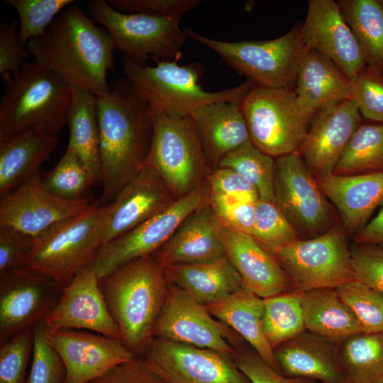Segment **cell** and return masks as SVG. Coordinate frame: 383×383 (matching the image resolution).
<instances>
[{
  "mask_svg": "<svg viewBox=\"0 0 383 383\" xmlns=\"http://www.w3.org/2000/svg\"><path fill=\"white\" fill-rule=\"evenodd\" d=\"M26 48L35 61L72 87L96 97L109 92L107 74L114 67V41L79 6L65 8L43 35L28 42Z\"/></svg>",
  "mask_w": 383,
  "mask_h": 383,
  "instance_id": "cell-1",
  "label": "cell"
},
{
  "mask_svg": "<svg viewBox=\"0 0 383 383\" xmlns=\"http://www.w3.org/2000/svg\"><path fill=\"white\" fill-rule=\"evenodd\" d=\"M97 121L102 168L101 205L113 201L145 165L152 135L148 106L125 79L97 97ZM110 202V203H111Z\"/></svg>",
  "mask_w": 383,
  "mask_h": 383,
  "instance_id": "cell-2",
  "label": "cell"
},
{
  "mask_svg": "<svg viewBox=\"0 0 383 383\" xmlns=\"http://www.w3.org/2000/svg\"><path fill=\"white\" fill-rule=\"evenodd\" d=\"M121 341L135 356L143 355L164 305L168 282L152 255L131 261L99 279Z\"/></svg>",
  "mask_w": 383,
  "mask_h": 383,
  "instance_id": "cell-3",
  "label": "cell"
},
{
  "mask_svg": "<svg viewBox=\"0 0 383 383\" xmlns=\"http://www.w3.org/2000/svg\"><path fill=\"white\" fill-rule=\"evenodd\" d=\"M177 61L159 60L155 66H149L138 65L123 57L124 79L152 113L191 116L210 103H242L255 85L247 79L231 89L207 91L199 84L203 73L201 66L196 63L180 65Z\"/></svg>",
  "mask_w": 383,
  "mask_h": 383,
  "instance_id": "cell-4",
  "label": "cell"
},
{
  "mask_svg": "<svg viewBox=\"0 0 383 383\" xmlns=\"http://www.w3.org/2000/svg\"><path fill=\"white\" fill-rule=\"evenodd\" d=\"M0 103V138L29 129L52 134L67 124L72 87L36 61H26L4 82Z\"/></svg>",
  "mask_w": 383,
  "mask_h": 383,
  "instance_id": "cell-5",
  "label": "cell"
},
{
  "mask_svg": "<svg viewBox=\"0 0 383 383\" xmlns=\"http://www.w3.org/2000/svg\"><path fill=\"white\" fill-rule=\"evenodd\" d=\"M109 204L93 202L83 213L60 221L34 238L27 267L53 279L62 288L94 262L103 244Z\"/></svg>",
  "mask_w": 383,
  "mask_h": 383,
  "instance_id": "cell-6",
  "label": "cell"
},
{
  "mask_svg": "<svg viewBox=\"0 0 383 383\" xmlns=\"http://www.w3.org/2000/svg\"><path fill=\"white\" fill-rule=\"evenodd\" d=\"M252 143L278 157L298 150L316 113L292 89L254 85L241 103Z\"/></svg>",
  "mask_w": 383,
  "mask_h": 383,
  "instance_id": "cell-7",
  "label": "cell"
},
{
  "mask_svg": "<svg viewBox=\"0 0 383 383\" xmlns=\"http://www.w3.org/2000/svg\"><path fill=\"white\" fill-rule=\"evenodd\" d=\"M152 117L145 164L157 171L177 199L205 182L210 164L190 116L152 113Z\"/></svg>",
  "mask_w": 383,
  "mask_h": 383,
  "instance_id": "cell-8",
  "label": "cell"
},
{
  "mask_svg": "<svg viewBox=\"0 0 383 383\" xmlns=\"http://www.w3.org/2000/svg\"><path fill=\"white\" fill-rule=\"evenodd\" d=\"M87 13L112 37L123 57L141 65L149 58L179 60L187 38L180 27L182 16L157 17L126 13L113 8L107 1L87 3Z\"/></svg>",
  "mask_w": 383,
  "mask_h": 383,
  "instance_id": "cell-9",
  "label": "cell"
},
{
  "mask_svg": "<svg viewBox=\"0 0 383 383\" xmlns=\"http://www.w3.org/2000/svg\"><path fill=\"white\" fill-rule=\"evenodd\" d=\"M301 26L270 40L227 42L200 35L192 28L187 37L209 48L255 85L294 90L303 45Z\"/></svg>",
  "mask_w": 383,
  "mask_h": 383,
  "instance_id": "cell-10",
  "label": "cell"
},
{
  "mask_svg": "<svg viewBox=\"0 0 383 383\" xmlns=\"http://www.w3.org/2000/svg\"><path fill=\"white\" fill-rule=\"evenodd\" d=\"M267 250L288 275L292 291L337 289L355 279L350 248L338 226L318 236Z\"/></svg>",
  "mask_w": 383,
  "mask_h": 383,
  "instance_id": "cell-11",
  "label": "cell"
},
{
  "mask_svg": "<svg viewBox=\"0 0 383 383\" xmlns=\"http://www.w3.org/2000/svg\"><path fill=\"white\" fill-rule=\"evenodd\" d=\"M209 199L206 182L129 231L103 244L94 261L99 279L137 259L152 255L181 223Z\"/></svg>",
  "mask_w": 383,
  "mask_h": 383,
  "instance_id": "cell-12",
  "label": "cell"
},
{
  "mask_svg": "<svg viewBox=\"0 0 383 383\" xmlns=\"http://www.w3.org/2000/svg\"><path fill=\"white\" fill-rule=\"evenodd\" d=\"M274 203L299 234L312 238L331 228L333 215L299 151L275 158Z\"/></svg>",
  "mask_w": 383,
  "mask_h": 383,
  "instance_id": "cell-13",
  "label": "cell"
},
{
  "mask_svg": "<svg viewBox=\"0 0 383 383\" xmlns=\"http://www.w3.org/2000/svg\"><path fill=\"white\" fill-rule=\"evenodd\" d=\"M143 356L165 383H250L233 357L213 350L154 338Z\"/></svg>",
  "mask_w": 383,
  "mask_h": 383,
  "instance_id": "cell-14",
  "label": "cell"
},
{
  "mask_svg": "<svg viewBox=\"0 0 383 383\" xmlns=\"http://www.w3.org/2000/svg\"><path fill=\"white\" fill-rule=\"evenodd\" d=\"M62 289L50 277L29 267L0 278V343L44 321Z\"/></svg>",
  "mask_w": 383,
  "mask_h": 383,
  "instance_id": "cell-15",
  "label": "cell"
},
{
  "mask_svg": "<svg viewBox=\"0 0 383 383\" xmlns=\"http://www.w3.org/2000/svg\"><path fill=\"white\" fill-rule=\"evenodd\" d=\"M230 333L205 306L169 283L164 305L153 328L154 338L213 350L234 358L237 352L228 342Z\"/></svg>",
  "mask_w": 383,
  "mask_h": 383,
  "instance_id": "cell-16",
  "label": "cell"
},
{
  "mask_svg": "<svg viewBox=\"0 0 383 383\" xmlns=\"http://www.w3.org/2000/svg\"><path fill=\"white\" fill-rule=\"evenodd\" d=\"M46 338L65 365L64 383H88L136 358L121 340L98 333L47 328Z\"/></svg>",
  "mask_w": 383,
  "mask_h": 383,
  "instance_id": "cell-17",
  "label": "cell"
},
{
  "mask_svg": "<svg viewBox=\"0 0 383 383\" xmlns=\"http://www.w3.org/2000/svg\"><path fill=\"white\" fill-rule=\"evenodd\" d=\"M92 204L88 197L71 201L54 196L45 188L38 172L1 197L0 226L35 238L51 225L83 213Z\"/></svg>",
  "mask_w": 383,
  "mask_h": 383,
  "instance_id": "cell-18",
  "label": "cell"
},
{
  "mask_svg": "<svg viewBox=\"0 0 383 383\" xmlns=\"http://www.w3.org/2000/svg\"><path fill=\"white\" fill-rule=\"evenodd\" d=\"M45 323L48 329L88 330L121 340L100 289L94 262L63 287L58 303Z\"/></svg>",
  "mask_w": 383,
  "mask_h": 383,
  "instance_id": "cell-19",
  "label": "cell"
},
{
  "mask_svg": "<svg viewBox=\"0 0 383 383\" xmlns=\"http://www.w3.org/2000/svg\"><path fill=\"white\" fill-rule=\"evenodd\" d=\"M300 35L304 47L328 57L350 80L367 65L337 1L309 0Z\"/></svg>",
  "mask_w": 383,
  "mask_h": 383,
  "instance_id": "cell-20",
  "label": "cell"
},
{
  "mask_svg": "<svg viewBox=\"0 0 383 383\" xmlns=\"http://www.w3.org/2000/svg\"><path fill=\"white\" fill-rule=\"evenodd\" d=\"M362 122V118L351 99L316 113L298 149L316 179L333 173Z\"/></svg>",
  "mask_w": 383,
  "mask_h": 383,
  "instance_id": "cell-21",
  "label": "cell"
},
{
  "mask_svg": "<svg viewBox=\"0 0 383 383\" xmlns=\"http://www.w3.org/2000/svg\"><path fill=\"white\" fill-rule=\"evenodd\" d=\"M175 199L157 171L145 164L108 204L103 244L160 213Z\"/></svg>",
  "mask_w": 383,
  "mask_h": 383,
  "instance_id": "cell-22",
  "label": "cell"
},
{
  "mask_svg": "<svg viewBox=\"0 0 383 383\" xmlns=\"http://www.w3.org/2000/svg\"><path fill=\"white\" fill-rule=\"evenodd\" d=\"M218 233L243 287L262 299L292 288L290 279L273 255L250 235L226 227L218 221Z\"/></svg>",
  "mask_w": 383,
  "mask_h": 383,
  "instance_id": "cell-23",
  "label": "cell"
},
{
  "mask_svg": "<svg viewBox=\"0 0 383 383\" xmlns=\"http://www.w3.org/2000/svg\"><path fill=\"white\" fill-rule=\"evenodd\" d=\"M226 255L218 220L208 200L192 213L152 257L165 269L204 262Z\"/></svg>",
  "mask_w": 383,
  "mask_h": 383,
  "instance_id": "cell-24",
  "label": "cell"
},
{
  "mask_svg": "<svg viewBox=\"0 0 383 383\" xmlns=\"http://www.w3.org/2000/svg\"><path fill=\"white\" fill-rule=\"evenodd\" d=\"M281 372L289 377L335 383L345 378L339 345L305 331L274 349Z\"/></svg>",
  "mask_w": 383,
  "mask_h": 383,
  "instance_id": "cell-25",
  "label": "cell"
},
{
  "mask_svg": "<svg viewBox=\"0 0 383 383\" xmlns=\"http://www.w3.org/2000/svg\"><path fill=\"white\" fill-rule=\"evenodd\" d=\"M316 180L324 195L336 207L344 230L350 233L364 227L383 203V171L355 175L332 173Z\"/></svg>",
  "mask_w": 383,
  "mask_h": 383,
  "instance_id": "cell-26",
  "label": "cell"
},
{
  "mask_svg": "<svg viewBox=\"0 0 383 383\" xmlns=\"http://www.w3.org/2000/svg\"><path fill=\"white\" fill-rule=\"evenodd\" d=\"M351 80L331 60L303 46L294 91L301 104L317 112L351 96Z\"/></svg>",
  "mask_w": 383,
  "mask_h": 383,
  "instance_id": "cell-27",
  "label": "cell"
},
{
  "mask_svg": "<svg viewBox=\"0 0 383 383\" xmlns=\"http://www.w3.org/2000/svg\"><path fill=\"white\" fill-rule=\"evenodd\" d=\"M191 117L208 161L215 168L228 153L250 140L241 103H210Z\"/></svg>",
  "mask_w": 383,
  "mask_h": 383,
  "instance_id": "cell-28",
  "label": "cell"
},
{
  "mask_svg": "<svg viewBox=\"0 0 383 383\" xmlns=\"http://www.w3.org/2000/svg\"><path fill=\"white\" fill-rule=\"evenodd\" d=\"M58 142L57 135L40 129H29L0 138L1 197L39 172L40 166Z\"/></svg>",
  "mask_w": 383,
  "mask_h": 383,
  "instance_id": "cell-29",
  "label": "cell"
},
{
  "mask_svg": "<svg viewBox=\"0 0 383 383\" xmlns=\"http://www.w3.org/2000/svg\"><path fill=\"white\" fill-rule=\"evenodd\" d=\"M170 284L204 306L218 303L243 287L240 276L226 255L216 260L163 269Z\"/></svg>",
  "mask_w": 383,
  "mask_h": 383,
  "instance_id": "cell-30",
  "label": "cell"
},
{
  "mask_svg": "<svg viewBox=\"0 0 383 383\" xmlns=\"http://www.w3.org/2000/svg\"><path fill=\"white\" fill-rule=\"evenodd\" d=\"M205 307L211 316L239 333L267 365L282 373L263 331L264 299L242 287L223 300Z\"/></svg>",
  "mask_w": 383,
  "mask_h": 383,
  "instance_id": "cell-31",
  "label": "cell"
},
{
  "mask_svg": "<svg viewBox=\"0 0 383 383\" xmlns=\"http://www.w3.org/2000/svg\"><path fill=\"white\" fill-rule=\"evenodd\" d=\"M299 298L306 331L338 345L362 333L356 316L342 301L336 289L301 292Z\"/></svg>",
  "mask_w": 383,
  "mask_h": 383,
  "instance_id": "cell-32",
  "label": "cell"
},
{
  "mask_svg": "<svg viewBox=\"0 0 383 383\" xmlns=\"http://www.w3.org/2000/svg\"><path fill=\"white\" fill-rule=\"evenodd\" d=\"M96 102L95 95L72 87V99L67 119L70 130L68 146L74 150L84 165L91 185L102 183Z\"/></svg>",
  "mask_w": 383,
  "mask_h": 383,
  "instance_id": "cell-33",
  "label": "cell"
},
{
  "mask_svg": "<svg viewBox=\"0 0 383 383\" xmlns=\"http://www.w3.org/2000/svg\"><path fill=\"white\" fill-rule=\"evenodd\" d=\"M367 65L383 71V5L380 0L337 1Z\"/></svg>",
  "mask_w": 383,
  "mask_h": 383,
  "instance_id": "cell-34",
  "label": "cell"
},
{
  "mask_svg": "<svg viewBox=\"0 0 383 383\" xmlns=\"http://www.w3.org/2000/svg\"><path fill=\"white\" fill-rule=\"evenodd\" d=\"M345 378L353 383H374L383 374V332L353 335L339 345Z\"/></svg>",
  "mask_w": 383,
  "mask_h": 383,
  "instance_id": "cell-35",
  "label": "cell"
},
{
  "mask_svg": "<svg viewBox=\"0 0 383 383\" xmlns=\"http://www.w3.org/2000/svg\"><path fill=\"white\" fill-rule=\"evenodd\" d=\"M383 171V124L362 123L354 133L333 173L355 175Z\"/></svg>",
  "mask_w": 383,
  "mask_h": 383,
  "instance_id": "cell-36",
  "label": "cell"
},
{
  "mask_svg": "<svg viewBox=\"0 0 383 383\" xmlns=\"http://www.w3.org/2000/svg\"><path fill=\"white\" fill-rule=\"evenodd\" d=\"M264 303L263 331L273 350L306 331L299 292L264 299Z\"/></svg>",
  "mask_w": 383,
  "mask_h": 383,
  "instance_id": "cell-37",
  "label": "cell"
},
{
  "mask_svg": "<svg viewBox=\"0 0 383 383\" xmlns=\"http://www.w3.org/2000/svg\"><path fill=\"white\" fill-rule=\"evenodd\" d=\"M218 167L233 170L255 187L260 199L274 202L275 159L250 140L228 153Z\"/></svg>",
  "mask_w": 383,
  "mask_h": 383,
  "instance_id": "cell-38",
  "label": "cell"
},
{
  "mask_svg": "<svg viewBox=\"0 0 383 383\" xmlns=\"http://www.w3.org/2000/svg\"><path fill=\"white\" fill-rule=\"evenodd\" d=\"M43 183L50 194L71 201L87 198L84 195L92 186L84 165L69 146L55 167L43 179Z\"/></svg>",
  "mask_w": 383,
  "mask_h": 383,
  "instance_id": "cell-39",
  "label": "cell"
},
{
  "mask_svg": "<svg viewBox=\"0 0 383 383\" xmlns=\"http://www.w3.org/2000/svg\"><path fill=\"white\" fill-rule=\"evenodd\" d=\"M356 316L363 333L383 332V294L354 279L336 289Z\"/></svg>",
  "mask_w": 383,
  "mask_h": 383,
  "instance_id": "cell-40",
  "label": "cell"
},
{
  "mask_svg": "<svg viewBox=\"0 0 383 383\" xmlns=\"http://www.w3.org/2000/svg\"><path fill=\"white\" fill-rule=\"evenodd\" d=\"M18 16V35L21 44L43 35L55 18L73 0H6Z\"/></svg>",
  "mask_w": 383,
  "mask_h": 383,
  "instance_id": "cell-41",
  "label": "cell"
},
{
  "mask_svg": "<svg viewBox=\"0 0 383 383\" xmlns=\"http://www.w3.org/2000/svg\"><path fill=\"white\" fill-rule=\"evenodd\" d=\"M251 236L267 250L300 239L299 233L275 203L260 199L256 203L255 221Z\"/></svg>",
  "mask_w": 383,
  "mask_h": 383,
  "instance_id": "cell-42",
  "label": "cell"
},
{
  "mask_svg": "<svg viewBox=\"0 0 383 383\" xmlns=\"http://www.w3.org/2000/svg\"><path fill=\"white\" fill-rule=\"evenodd\" d=\"M259 199L255 194H209L210 206L221 224L250 235Z\"/></svg>",
  "mask_w": 383,
  "mask_h": 383,
  "instance_id": "cell-43",
  "label": "cell"
},
{
  "mask_svg": "<svg viewBox=\"0 0 383 383\" xmlns=\"http://www.w3.org/2000/svg\"><path fill=\"white\" fill-rule=\"evenodd\" d=\"M350 99L361 116L383 124V71L365 65L351 80Z\"/></svg>",
  "mask_w": 383,
  "mask_h": 383,
  "instance_id": "cell-44",
  "label": "cell"
},
{
  "mask_svg": "<svg viewBox=\"0 0 383 383\" xmlns=\"http://www.w3.org/2000/svg\"><path fill=\"white\" fill-rule=\"evenodd\" d=\"M44 321L33 328L32 365L26 383H64L65 365L57 351L46 338Z\"/></svg>",
  "mask_w": 383,
  "mask_h": 383,
  "instance_id": "cell-45",
  "label": "cell"
},
{
  "mask_svg": "<svg viewBox=\"0 0 383 383\" xmlns=\"http://www.w3.org/2000/svg\"><path fill=\"white\" fill-rule=\"evenodd\" d=\"M33 347V328L0 343V383H26V369Z\"/></svg>",
  "mask_w": 383,
  "mask_h": 383,
  "instance_id": "cell-46",
  "label": "cell"
},
{
  "mask_svg": "<svg viewBox=\"0 0 383 383\" xmlns=\"http://www.w3.org/2000/svg\"><path fill=\"white\" fill-rule=\"evenodd\" d=\"M33 242L29 235L0 226V278L28 267Z\"/></svg>",
  "mask_w": 383,
  "mask_h": 383,
  "instance_id": "cell-47",
  "label": "cell"
},
{
  "mask_svg": "<svg viewBox=\"0 0 383 383\" xmlns=\"http://www.w3.org/2000/svg\"><path fill=\"white\" fill-rule=\"evenodd\" d=\"M350 255L355 279L383 294V246L354 243Z\"/></svg>",
  "mask_w": 383,
  "mask_h": 383,
  "instance_id": "cell-48",
  "label": "cell"
},
{
  "mask_svg": "<svg viewBox=\"0 0 383 383\" xmlns=\"http://www.w3.org/2000/svg\"><path fill=\"white\" fill-rule=\"evenodd\" d=\"M18 21L0 26V74L3 82L17 74L29 57L18 35Z\"/></svg>",
  "mask_w": 383,
  "mask_h": 383,
  "instance_id": "cell-49",
  "label": "cell"
},
{
  "mask_svg": "<svg viewBox=\"0 0 383 383\" xmlns=\"http://www.w3.org/2000/svg\"><path fill=\"white\" fill-rule=\"evenodd\" d=\"M118 11L157 17L182 16L199 4L200 0H110Z\"/></svg>",
  "mask_w": 383,
  "mask_h": 383,
  "instance_id": "cell-50",
  "label": "cell"
},
{
  "mask_svg": "<svg viewBox=\"0 0 383 383\" xmlns=\"http://www.w3.org/2000/svg\"><path fill=\"white\" fill-rule=\"evenodd\" d=\"M234 360L250 383H316L306 378L284 375L267 365L255 350L237 353Z\"/></svg>",
  "mask_w": 383,
  "mask_h": 383,
  "instance_id": "cell-51",
  "label": "cell"
},
{
  "mask_svg": "<svg viewBox=\"0 0 383 383\" xmlns=\"http://www.w3.org/2000/svg\"><path fill=\"white\" fill-rule=\"evenodd\" d=\"M209 194H256L255 187L238 172L228 167H218L207 175ZM259 196V195H258Z\"/></svg>",
  "mask_w": 383,
  "mask_h": 383,
  "instance_id": "cell-52",
  "label": "cell"
},
{
  "mask_svg": "<svg viewBox=\"0 0 383 383\" xmlns=\"http://www.w3.org/2000/svg\"><path fill=\"white\" fill-rule=\"evenodd\" d=\"M88 383H165L150 370L142 360L135 358L121 364Z\"/></svg>",
  "mask_w": 383,
  "mask_h": 383,
  "instance_id": "cell-53",
  "label": "cell"
},
{
  "mask_svg": "<svg viewBox=\"0 0 383 383\" xmlns=\"http://www.w3.org/2000/svg\"><path fill=\"white\" fill-rule=\"evenodd\" d=\"M354 242L383 246V208L372 221L354 234Z\"/></svg>",
  "mask_w": 383,
  "mask_h": 383,
  "instance_id": "cell-54",
  "label": "cell"
},
{
  "mask_svg": "<svg viewBox=\"0 0 383 383\" xmlns=\"http://www.w3.org/2000/svg\"><path fill=\"white\" fill-rule=\"evenodd\" d=\"M318 383H321V382H318ZM335 383H353L351 382L350 381H349L348 379H345L342 381H340V382H335Z\"/></svg>",
  "mask_w": 383,
  "mask_h": 383,
  "instance_id": "cell-55",
  "label": "cell"
},
{
  "mask_svg": "<svg viewBox=\"0 0 383 383\" xmlns=\"http://www.w3.org/2000/svg\"><path fill=\"white\" fill-rule=\"evenodd\" d=\"M374 383H383V374Z\"/></svg>",
  "mask_w": 383,
  "mask_h": 383,
  "instance_id": "cell-56",
  "label": "cell"
},
{
  "mask_svg": "<svg viewBox=\"0 0 383 383\" xmlns=\"http://www.w3.org/2000/svg\"><path fill=\"white\" fill-rule=\"evenodd\" d=\"M380 2H381L382 4L383 5V0H380Z\"/></svg>",
  "mask_w": 383,
  "mask_h": 383,
  "instance_id": "cell-57",
  "label": "cell"
}]
</instances>
